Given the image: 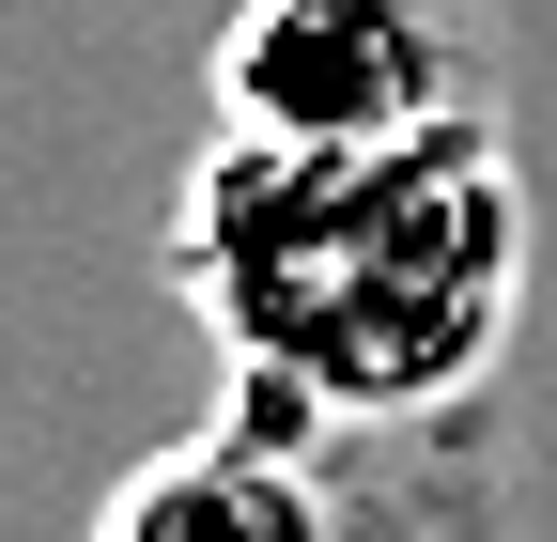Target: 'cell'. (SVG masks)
I'll list each match as a JSON object with an SVG mask.
<instances>
[{
  "label": "cell",
  "mask_w": 557,
  "mask_h": 542,
  "mask_svg": "<svg viewBox=\"0 0 557 542\" xmlns=\"http://www.w3.org/2000/svg\"><path fill=\"white\" fill-rule=\"evenodd\" d=\"M171 280L233 357L248 419L295 434H403L496 372L527 310V171L511 124H418V140H201L171 201Z\"/></svg>",
  "instance_id": "cell-1"
},
{
  "label": "cell",
  "mask_w": 557,
  "mask_h": 542,
  "mask_svg": "<svg viewBox=\"0 0 557 542\" xmlns=\"http://www.w3.org/2000/svg\"><path fill=\"white\" fill-rule=\"evenodd\" d=\"M201 94H218V140H295V156L496 109L465 0H233Z\"/></svg>",
  "instance_id": "cell-2"
},
{
  "label": "cell",
  "mask_w": 557,
  "mask_h": 542,
  "mask_svg": "<svg viewBox=\"0 0 557 542\" xmlns=\"http://www.w3.org/2000/svg\"><path fill=\"white\" fill-rule=\"evenodd\" d=\"M325 434H295V419H233L218 434H186V449H156V465H124L109 481V512H94V542H341V496H325V465H310Z\"/></svg>",
  "instance_id": "cell-3"
}]
</instances>
